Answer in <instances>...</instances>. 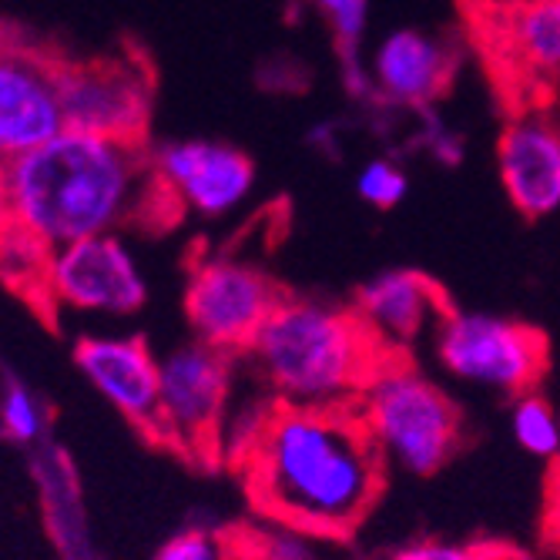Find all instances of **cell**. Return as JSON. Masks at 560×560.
I'll list each match as a JSON object with an SVG mask.
<instances>
[{
  "instance_id": "cell-1",
  "label": "cell",
  "mask_w": 560,
  "mask_h": 560,
  "mask_svg": "<svg viewBox=\"0 0 560 560\" xmlns=\"http://www.w3.org/2000/svg\"><path fill=\"white\" fill-rule=\"evenodd\" d=\"M245 493L269 521L310 537H346L386 487V460L355 402L292 406L272 399L238 450Z\"/></svg>"
},
{
  "instance_id": "cell-2",
  "label": "cell",
  "mask_w": 560,
  "mask_h": 560,
  "mask_svg": "<svg viewBox=\"0 0 560 560\" xmlns=\"http://www.w3.org/2000/svg\"><path fill=\"white\" fill-rule=\"evenodd\" d=\"M8 182L14 225L50 252L144 219L162 222V201L172 206L144 144L74 128L11 162Z\"/></svg>"
},
{
  "instance_id": "cell-3",
  "label": "cell",
  "mask_w": 560,
  "mask_h": 560,
  "mask_svg": "<svg viewBox=\"0 0 560 560\" xmlns=\"http://www.w3.org/2000/svg\"><path fill=\"white\" fill-rule=\"evenodd\" d=\"M252 363L279 402L346 406L355 402L389 352L355 316L319 299H282L248 346Z\"/></svg>"
},
{
  "instance_id": "cell-4",
  "label": "cell",
  "mask_w": 560,
  "mask_h": 560,
  "mask_svg": "<svg viewBox=\"0 0 560 560\" xmlns=\"http://www.w3.org/2000/svg\"><path fill=\"white\" fill-rule=\"evenodd\" d=\"M355 410L383 460L410 477L440 474L464 446L460 406L406 355H389L373 373L355 399Z\"/></svg>"
},
{
  "instance_id": "cell-5",
  "label": "cell",
  "mask_w": 560,
  "mask_h": 560,
  "mask_svg": "<svg viewBox=\"0 0 560 560\" xmlns=\"http://www.w3.org/2000/svg\"><path fill=\"white\" fill-rule=\"evenodd\" d=\"M433 352L453 380L511 399L534 393L547 373L540 329L477 310L450 305L433 326Z\"/></svg>"
},
{
  "instance_id": "cell-6",
  "label": "cell",
  "mask_w": 560,
  "mask_h": 560,
  "mask_svg": "<svg viewBox=\"0 0 560 560\" xmlns=\"http://www.w3.org/2000/svg\"><path fill=\"white\" fill-rule=\"evenodd\" d=\"M470 31L493 78L524 108L560 94V0H511L467 8Z\"/></svg>"
},
{
  "instance_id": "cell-7",
  "label": "cell",
  "mask_w": 560,
  "mask_h": 560,
  "mask_svg": "<svg viewBox=\"0 0 560 560\" xmlns=\"http://www.w3.org/2000/svg\"><path fill=\"white\" fill-rule=\"evenodd\" d=\"M232 389V355L206 342L175 346L159 363V430L165 446L185 456H219L225 406Z\"/></svg>"
},
{
  "instance_id": "cell-8",
  "label": "cell",
  "mask_w": 560,
  "mask_h": 560,
  "mask_svg": "<svg viewBox=\"0 0 560 560\" xmlns=\"http://www.w3.org/2000/svg\"><path fill=\"white\" fill-rule=\"evenodd\" d=\"M58 94L65 128L144 144L155 84L141 58L118 55L97 61H61Z\"/></svg>"
},
{
  "instance_id": "cell-9",
  "label": "cell",
  "mask_w": 560,
  "mask_h": 560,
  "mask_svg": "<svg viewBox=\"0 0 560 560\" xmlns=\"http://www.w3.org/2000/svg\"><path fill=\"white\" fill-rule=\"evenodd\" d=\"M285 295L256 266L238 259H209L191 269L185 289V313L198 336L219 352H248L266 319Z\"/></svg>"
},
{
  "instance_id": "cell-10",
  "label": "cell",
  "mask_w": 560,
  "mask_h": 560,
  "mask_svg": "<svg viewBox=\"0 0 560 560\" xmlns=\"http://www.w3.org/2000/svg\"><path fill=\"white\" fill-rule=\"evenodd\" d=\"M61 58L0 31V162L11 165L61 128Z\"/></svg>"
},
{
  "instance_id": "cell-11",
  "label": "cell",
  "mask_w": 560,
  "mask_h": 560,
  "mask_svg": "<svg viewBox=\"0 0 560 560\" xmlns=\"http://www.w3.org/2000/svg\"><path fill=\"white\" fill-rule=\"evenodd\" d=\"M144 276L118 235H97L50 252L44 299L81 313L128 316L144 305Z\"/></svg>"
},
{
  "instance_id": "cell-12",
  "label": "cell",
  "mask_w": 560,
  "mask_h": 560,
  "mask_svg": "<svg viewBox=\"0 0 560 560\" xmlns=\"http://www.w3.org/2000/svg\"><path fill=\"white\" fill-rule=\"evenodd\" d=\"M151 168L175 209L206 219L229 215L256 185V168L245 151L222 141H168L151 155Z\"/></svg>"
},
{
  "instance_id": "cell-13",
  "label": "cell",
  "mask_w": 560,
  "mask_h": 560,
  "mask_svg": "<svg viewBox=\"0 0 560 560\" xmlns=\"http://www.w3.org/2000/svg\"><path fill=\"white\" fill-rule=\"evenodd\" d=\"M497 175L506 201L530 222L560 212V121L550 108H524L497 138Z\"/></svg>"
},
{
  "instance_id": "cell-14",
  "label": "cell",
  "mask_w": 560,
  "mask_h": 560,
  "mask_svg": "<svg viewBox=\"0 0 560 560\" xmlns=\"http://www.w3.org/2000/svg\"><path fill=\"white\" fill-rule=\"evenodd\" d=\"M74 360L88 383L105 396L115 410L151 440L159 430V360L141 336H91L81 339Z\"/></svg>"
},
{
  "instance_id": "cell-15",
  "label": "cell",
  "mask_w": 560,
  "mask_h": 560,
  "mask_svg": "<svg viewBox=\"0 0 560 560\" xmlns=\"http://www.w3.org/2000/svg\"><path fill=\"white\" fill-rule=\"evenodd\" d=\"M352 310L389 352L406 355V349L436 326L450 302L430 276L417 269H386L360 285Z\"/></svg>"
},
{
  "instance_id": "cell-16",
  "label": "cell",
  "mask_w": 560,
  "mask_h": 560,
  "mask_svg": "<svg viewBox=\"0 0 560 560\" xmlns=\"http://www.w3.org/2000/svg\"><path fill=\"white\" fill-rule=\"evenodd\" d=\"M453 71H456L453 47L413 27H399L386 34L370 58V78L376 97L399 108H430L450 88Z\"/></svg>"
},
{
  "instance_id": "cell-17",
  "label": "cell",
  "mask_w": 560,
  "mask_h": 560,
  "mask_svg": "<svg viewBox=\"0 0 560 560\" xmlns=\"http://www.w3.org/2000/svg\"><path fill=\"white\" fill-rule=\"evenodd\" d=\"M50 248H44L37 238H31L24 229L11 225L0 235V279L21 295H44V276H47Z\"/></svg>"
},
{
  "instance_id": "cell-18",
  "label": "cell",
  "mask_w": 560,
  "mask_h": 560,
  "mask_svg": "<svg viewBox=\"0 0 560 560\" xmlns=\"http://www.w3.org/2000/svg\"><path fill=\"white\" fill-rule=\"evenodd\" d=\"M511 430H514V440L530 456H537V460H553L560 453V417L537 389L514 399Z\"/></svg>"
},
{
  "instance_id": "cell-19",
  "label": "cell",
  "mask_w": 560,
  "mask_h": 560,
  "mask_svg": "<svg viewBox=\"0 0 560 560\" xmlns=\"http://www.w3.org/2000/svg\"><path fill=\"white\" fill-rule=\"evenodd\" d=\"M313 8L326 18L336 44L339 58H355L363 55V37L370 24V0H313Z\"/></svg>"
},
{
  "instance_id": "cell-20",
  "label": "cell",
  "mask_w": 560,
  "mask_h": 560,
  "mask_svg": "<svg viewBox=\"0 0 560 560\" xmlns=\"http://www.w3.org/2000/svg\"><path fill=\"white\" fill-rule=\"evenodd\" d=\"M410 191V175H406L396 162L389 159H370L360 175H355V195H360L370 209L389 212Z\"/></svg>"
},
{
  "instance_id": "cell-21",
  "label": "cell",
  "mask_w": 560,
  "mask_h": 560,
  "mask_svg": "<svg viewBox=\"0 0 560 560\" xmlns=\"http://www.w3.org/2000/svg\"><path fill=\"white\" fill-rule=\"evenodd\" d=\"M0 430L18 443H34L40 436L44 417H40V406L27 386L11 383L4 389V396H0Z\"/></svg>"
},
{
  "instance_id": "cell-22",
  "label": "cell",
  "mask_w": 560,
  "mask_h": 560,
  "mask_svg": "<svg viewBox=\"0 0 560 560\" xmlns=\"http://www.w3.org/2000/svg\"><path fill=\"white\" fill-rule=\"evenodd\" d=\"M386 560H500V550L490 544L423 537V540H410V544L396 547Z\"/></svg>"
},
{
  "instance_id": "cell-23",
  "label": "cell",
  "mask_w": 560,
  "mask_h": 560,
  "mask_svg": "<svg viewBox=\"0 0 560 560\" xmlns=\"http://www.w3.org/2000/svg\"><path fill=\"white\" fill-rule=\"evenodd\" d=\"M155 560H225V547L209 530H182L162 544Z\"/></svg>"
},
{
  "instance_id": "cell-24",
  "label": "cell",
  "mask_w": 560,
  "mask_h": 560,
  "mask_svg": "<svg viewBox=\"0 0 560 560\" xmlns=\"http://www.w3.org/2000/svg\"><path fill=\"white\" fill-rule=\"evenodd\" d=\"M14 225V212H11V182H8V165L0 162V235Z\"/></svg>"
},
{
  "instance_id": "cell-25",
  "label": "cell",
  "mask_w": 560,
  "mask_h": 560,
  "mask_svg": "<svg viewBox=\"0 0 560 560\" xmlns=\"http://www.w3.org/2000/svg\"><path fill=\"white\" fill-rule=\"evenodd\" d=\"M467 8H483V4H511V0H464Z\"/></svg>"
}]
</instances>
